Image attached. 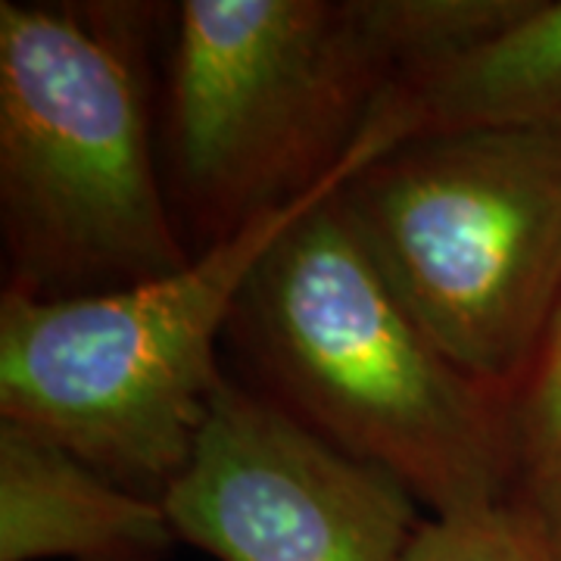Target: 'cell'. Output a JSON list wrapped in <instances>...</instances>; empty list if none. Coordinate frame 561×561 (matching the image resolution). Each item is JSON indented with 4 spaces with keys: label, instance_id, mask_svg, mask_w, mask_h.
I'll list each match as a JSON object with an SVG mask.
<instances>
[{
    "label": "cell",
    "instance_id": "1",
    "mask_svg": "<svg viewBox=\"0 0 561 561\" xmlns=\"http://www.w3.org/2000/svg\"><path fill=\"white\" fill-rule=\"evenodd\" d=\"M334 197L284 228L250 272L221 343L228 375L397 478L431 518L512 500L522 478L512 400L421 331Z\"/></svg>",
    "mask_w": 561,
    "mask_h": 561
},
{
    "label": "cell",
    "instance_id": "2",
    "mask_svg": "<svg viewBox=\"0 0 561 561\" xmlns=\"http://www.w3.org/2000/svg\"><path fill=\"white\" fill-rule=\"evenodd\" d=\"M172 3L0 0L3 294L94 297L191 262L165 197Z\"/></svg>",
    "mask_w": 561,
    "mask_h": 561
},
{
    "label": "cell",
    "instance_id": "3",
    "mask_svg": "<svg viewBox=\"0 0 561 561\" xmlns=\"http://www.w3.org/2000/svg\"><path fill=\"white\" fill-rule=\"evenodd\" d=\"M400 81L368 0L172 3L160 162L191 256L309 197L387 131L409 135Z\"/></svg>",
    "mask_w": 561,
    "mask_h": 561
},
{
    "label": "cell",
    "instance_id": "4",
    "mask_svg": "<svg viewBox=\"0 0 561 561\" xmlns=\"http://www.w3.org/2000/svg\"><path fill=\"white\" fill-rule=\"evenodd\" d=\"M405 131H387L341 175L162 278L94 297L28 300L0 290V419L54 437L106 478L162 500L191 459L241 287L306 209Z\"/></svg>",
    "mask_w": 561,
    "mask_h": 561
},
{
    "label": "cell",
    "instance_id": "5",
    "mask_svg": "<svg viewBox=\"0 0 561 561\" xmlns=\"http://www.w3.org/2000/svg\"><path fill=\"white\" fill-rule=\"evenodd\" d=\"M334 203L421 331L515 400L561 302V128L412 135Z\"/></svg>",
    "mask_w": 561,
    "mask_h": 561
},
{
    "label": "cell",
    "instance_id": "6",
    "mask_svg": "<svg viewBox=\"0 0 561 561\" xmlns=\"http://www.w3.org/2000/svg\"><path fill=\"white\" fill-rule=\"evenodd\" d=\"M175 540L216 561H402L421 505L225 368L191 459L162 493Z\"/></svg>",
    "mask_w": 561,
    "mask_h": 561
},
{
    "label": "cell",
    "instance_id": "7",
    "mask_svg": "<svg viewBox=\"0 0 561 561\" xmlns=\"http://www.w3.org/2000/svg\"><path fill=\"white\" fill-rule=\"evenodd\" d=\"M160 500L125 490L54 437L0 419V561L169 556Z\"/></svg>",
    "mask_w": 561,
    "mask_h": 561
},
{
    "label": "cell",
    "instance_id": "8",
    "mask_svg": "<svg viewBox=\"0 0 561 561\" xmlns=\"http://www.w3.org/2000/svg\"><path fill=\"white\" fill-rule=\"evenodd\" d=\"M412 135L561 128V0L524 10L471 50L393 88Z\"/></svg>",
    "mask_w": 561,
    "mask_h": 561
},
{
    "label": "cell",
    "instance_id": "9",
    "mask_svg": "<svg viewBox=\"0 0 561 561\" xmlns=\"http://www.w3.org/2000/svg\"><path fill=\"white\" fill-rule=\"evenodd\" d=\"M402 561H556L540 524L518 500L424 518Z\"/></svg>",
    "mask_w": 561,
    "mask_h": 561
},
{
    "label": "cell",
    "instance_id": "10",
    "mask_svg": "<svg viewBox=\"0 0 561 561\" xmlns=\"http://www.w3.org/2000/svg\"><path fill=\"white\" fill-rule=\"evenodd\" d=\"M512 412L522 456L518 496L561 478V302L537 359L512 400Z\"/></svg>",
    "mask_w": 561,
    "mask_h": 561
},
{
    "label": "cell",
    "instance_id": "11",
    "mask_svg": "<svg viewBox=\"0 0 561 561\" xmlns=\"http://www.w3.org/2000/svg\"><path fill=\"white\" fill-rule=\"evenodd\" d=\"M512 500H518L522 505L530 508V515L537 518L542 537L549 542L552 559L561 561V478L542 483L537 490L518 493V496H512Z\"/></svg>",
    "mask_w": 561,
    "mask_h": 561
},
{
    "label": "cell",
    "instance_id": "12",
    "mask_svg": "<svg viewBox=\"0 0 561 561\" xmlns=\"http://www.w3.org/2000/svg\"><path fill=\"white\" fill-rule=\"evenodd\" d=\"M106 561H165L162 556H128V559H106Z\"/></svg>",
    "mask_w": 561,
    "mask_h": 561
}]
</instances>
